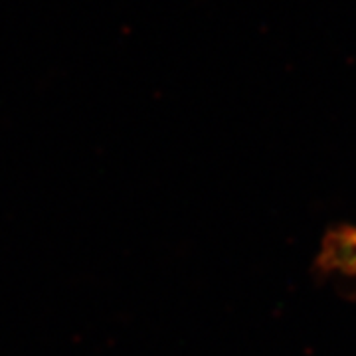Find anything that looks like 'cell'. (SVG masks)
<instances>
[{
  "label": "cell",
  "mask_w": 356,
  "mask_h": 356,
  "mask_svg": "<svg viewBox=\"0 0 356 356\" xmlns=\"http://www.w3.org/2000/svg\"><path fill=\"white\" fill-rule=\"evenodd\" d=\"M317 267L325 273L356 277V226L346 224L332 228L321 243Z\"/></svg>",
  "instance_id": "obj_1"
}]
</instances>
